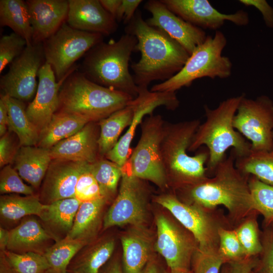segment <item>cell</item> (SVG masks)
I'll return each instance as SVG.
<instances>
[{
	"label": "cell",
	"mask_w": 273,
	"mask_h": 273,
	"mask_svg": "<svg viewBox=\"0 0 273 273\" xmlns=\"http://www.w3.org/2000/svg\"><path fill=\"white\" fill-rule=\"evenodd\" d=\"M126 33L134 36L135 51L141 58L131 65L138 86H147L152 81H165L179 72L190 55L175 40L160 29L149 25L140 11L125 27Z\"/></svg>",
	"instance_id": "cell-1"
},
{
	"label": "cell",
	"mask_w": 273,
	"mask_h": 273,
	"mask_svg": "<svg viewBox=\"0 0 273 273\" xmlns=\"http://www.w3.org/2000/svg\"><path fill=\"white\" fill-rule=\"evenodd\" d=\"M236 159L232 149L229 156L216 167L213 177H207L183 189L187 198L204 208L223 205L237 217L245 216L254 210L248 187L249 175L236 168Z\"/></svg>",
	"instance_id": "cell-2"
},
{
	"label": "cell",
	"mask_w": 273,
	"mask_h": 273,
	"mask_svg": "<svg viewBox=\"0 0 273 273\" xmlns=\"http://www.w3.org/2000/svg\"><path fill=\"white\" fill-rule=\"evenodd\" d=\"M200 124L199 119L165 122L161 151L168 187L184 189L207 177L204 166L209 158L207 148L195 156L187 153Z\"/></svg>",
	"instance_id": "cell-3"
},
{
	"label": "cell",
	"mask_w": 273,
	"mask_h": 273,
	"mask_svg": "<svg viewBox=\"0 0 273 273\" xmlns=\"http://www.w3.org/2000/svg\"><path fill=\"white\" fill-rule=\"evenodd\" d=\"M243 95L228 98L214 109L206 105L204 107L206 119L199 126L188 151L206 146L209 152L207 172L214 173L230 148L234 150L236 158L246 156L251 152V143L233 126V119Z\"/></svg>",
	"instance_id": "cell-4"
},
{
	"label": "cell",
	"mask_w": 273,
	"mask_h": 273,
	"mask_svg": "<svg viewBox=\"0 0 273 273\" xmlns=\"http://www.w3.org/2000/svg\"><path fill=\"white\" fill-rule=\"evenodd\" d=\"M137 42L134 36L125 33L117 40L99 43L86 54L81 72L96 83L135 98L138 87L129 72V62Z\"/></svg>",
	"instance_id": "cell-5"
},
{
	"label": "cell",
	"mask_w": 273,
	"mask_h": 273,
	"mask_svg": "<svg viewBox=\"0 0 273 273\" xmlns=\"http://www.w3.org/2000/svg\"><path fill=\"white\" fill-rule=\"evenodd\" d=\"M133 99L127 94L96 83L75 70L61 87L59 108L61 112L95 122L126 107Z\"/></svg>",
	"instance_id": "cell-6"
},
{
	"label": "cell",
	"mask_w": 273,
	"mask_h": 273,
	"mask_svg": "<svg viewBox=\"0 0 273 273\" xmlns=\"http://www.w3.org/2000/svg\"><path fill=\"white\" fill-rule=\"evenodd\" d=\"M227 39L217 30L213 36L207 35L205 40L190 55L181 70L169 79L152 86L150 90L175 92L203 77L224 79L232 74L230 59L222 55Z\"/></svg>",
	"instance_id": "cell-7"
},
{
	"label": "cell",
	"mask_w": 273,
	"mask_h": 273,
	"mask_svg": "<svg viewBox=\"0 0 273 273\" xmlns=\"http://www.w3.org/2000/svg\"><path fill=\"white\" fill-rule=\"evenodd\" d=\"M165 122L160 115L144 119L139 141L124 167L133 176L162 190L168 187L161 151Z\"/></svg>",
	"instance_id": "cell-8"
},
{
	"label": "cell",
	"mask_w": 273,
	"mask_h": 273,
	"mask_svg": "<svg viewBox=\"0 0 273 273\" xmlns=\"http://www.w3.org/2000/svg\"><path fill=\"white\" fill-rule=\"evenodd\" d=\"M103 35L75 29L64 23L43 42L46 62L53 68L57 81L75 66V62L94 46L103 41Z\"/></svg>",
	"instance_id": "cell-9"
},
{
	"label": "cell",
	"mask_w": 273,
	"mask_h": 273,
	"mask_svg": "<svg viewBox=\"0 0 273 273\" xmlns=\"http://www.w3.org/2000/svg\"><path fill=\"white\" fill-rule=\"evenodd\" d=\"M236 130L251 141V151L273 150V102L267 96L255 99L244 95L233 119Z\"/></svg>",
	"instance_id": "cell-10"
},
{
	"label": "cell",
	"mask_w": 273,
	"mask_h": 273,
	"mask_svg": "<svg viewBox=\"0 0 273 273\" xmlns=\"http://www.w3.org/2000/svg\"><path fill=\"white\" fill-rule=\"evenodd\" d=\"M122 170L117 194L103 218L104 230L126 224L142 227L147 220L148 192L144 180Z\"/></svg>",
	"instance_id": "cell-11"
},
{
	"label": "cell",
	"mask_w": 273,
	"mask_h": 273,
	"mask_svg": "<svg viewBox=\"0 0 273 273\" xmlns=\"http://www.w3.org/2000/svg\"><path fill=\"white\" fill-rule=\"evenodd\" d=\"M45 62L43 43L27 45L1 78L3 94L22 101L31 100L37 88L36 77Z\"/></svg>",
	"instance_id": "cell-12"
},
{
	"label": "cell",
	"mask_w": 273,
	"mask_h": 273,
	"mask_svg": "<svg viewBox=\"0 0 273 273\" xmlns=\"http://www.w3.org/2000/svg\"><path fill=\"white\" fill-rule=\"evenodd\" d=\"M138 87L137 97L128 104L133 112L132 122L116 145L105 155L106 159L121 168L125 166L129 159L131 143L136 128L143 121L144 116L153 114L154 110L160 106L174 110L179 104L175 92H155L149 90L147 86Z\"/></svg>",
	"instance_id": "cell-13"
},
{
	"label": "cell",
	"mask_w": 273,
	"mask_h": 273,
	"mask_svg": "<svg viewBox=\"0 0 273 273\" xmlns=\"http://www.w3.org/2000/svg\"><path fill=\"white\" fill-rule=\"evenodd\" d=\"M155 202L168 210L188 231L200 250L218 249V231L212 218L195 204L182 202L171 194H162L155 198Z\"/></svg>",
	"instance_id": "cell-14"
},
{
	"label": "cell",
	"mask_w": 273,
	"mask_h": 273,
	"mask_svg": "<svg viewBox=\"0 0 273 273\" xmlns=\"http://www.w3.org/2000/svg\"><path fill=\"white\" fill-rule=\"evenodd\" d=\"M156 225L157 239L154 248L165 260L169 269L190 270L197 250L192 240L163 214L156 216Z\"/></svg>",
	"instance_id": "cell-15"
},
{
	"label": "cell",
	"mask_w": 273,
	"mask_h": 273,
	"mask_svg": "<svg viewBox=\"0 0 273 273\" xmlns=\"http://www.w3.org/2000/svg\"><path fill=\"white\" fill-rule=\"evenodd\" d=\"M166 7L184 20L201 29L218 30L226 21L238 26L247 25L248 14L240 10L233 14L221 13L207 0H160Z\"/></svg>",
	"instance_id": "cell-16"
},
{
	"label": "cell",
	"mask_w": 273,
	"mask_h": 273,
	"mask_svg": "<svg viewBox=\"0 0 273 273\" xmlns=\"http://www.w3.org/2000/svg\"><path fill=\"white\" fill-rule=\"evenodd\" d=\"M152 16L146 20L150 26L161 30L178 42L191 55L206 39L203 29L179 17L161 1L150 0L144 7Z\"/></svg>",
	"instance_id": "cell-17"
},
{
	"label": "cell",
	"mask_w": 273,
	"mask_h": 273,
	"mask_svg": "<svg viewBox=\"0 0 273 273\" xmlns=\"http://www.w3.org/2000/svg\"><path fill=\"white\" fill-rule=\"evenodd\" d=\"M75 66L61 80L57 81L51 66L47 62L40 68L38 83L33 101L26 109L29 120L40 132L51 121L59 106V92L67 77L76 70Z\"/></svg>",
	"instance_id": "cell-18"
},
{
	"label": "cell",
	"mask_w": 273,
	"mask_h": 273,
	"mask_svg": "<svg viewBox=\"0 0 273 273\" xmlns=\"http://www.w3.org/2000/svg\"><path fill=\"white\" fill-rule=\"evenodd\" d=\"M87 162L52 159L44 177L40 201L49 204L57 200L75 198L78 178L88 168Z\"/></svg>",
	"instance_id": "cell-19"
},
{
	"label": "cell",
	"mask_w": 273,
	"mask_h": 273,
	"mask_svg": "<svg viewBox=\"0 0 273 273\" xmlns=\"http://www.w3.org/2000/svg\"><path fill=\"white\" fill-rule=\"evenodd\" d=\"M67 23L82 31L109 35L118 24L102 6L100 0H69Z\"/></svg>",
	"instance_id": "cell-20"
},
{
	"label": "cell",
	"mask_w": 273,
	"mask_h": 273,
	"mask_svg": "<svg viewBox=\"0 0 273 273\" xmlns=\"http://www.w3.org/2000/svg\"><path fill=\"white\" fill-rule=\"evenodd\" d=\"M26 3L33 30V43H43L67 20L69 1L28 0Z\"/></svg>",
	"instance_id": "cell-21"
},
{
	"label": "cell",
	"mask_w": 273,
	"mask_h": 273,
	"mask_svg": "<svg viewBox=\"0 0 273 273\" xmlns=\"http://www.w3.org/2000/svg\"><path fill=\"white\" fill-rule=\"evenodd\" d=\"M98 125L89 122L74 135L50 149L52 159L93 163L101 158L99 152Z\"/></svg>",
	"instance_id": "cell-22"
},
{
	"label": "cell",
	"mask_w": 273,
	"mask_h": 273,
	"mask_svg": "<svg viewBox=\"0 0 273 273\" xmlns=\"http://www.w3.org/2000/svg\"><path fill=\"white\" fill-rule=\"evenodd\" d=\"M123 273H143L150 261L152 241L143 226H134L120 238Z\"/></svg>",
	"instance_id": "cell-23"
},
{
	"label": "cell",
	"mask_w": 273,
	"mask_h": 273,
	"mask_svg": "<svg viewBox=\"0 0 273 273\" xmlns=\"http://www.w3.org/2000/svg\"><path fill=\"white\" fill-rule=\"evenodd\" d=\"M52 159L50 149L35 146H21L14 159L15 169L21 177L37 188L44 177Z\"/></svg>",
	"instance_id": "cell-24"
},
{
	"label": "cell",
	"mask_w": 273,
	"mask_h": 273,
	"mask_svg": "<svg viewBox=\"0 0 273 273\" xmlns=\"http://www.w3.org/2000/svg\"><path fill=\"white\" fill-rule=\"evenodd\" d=\"M109 200L102 197L81 202L76 213L71 230L66 238L90 243L101 227L104 208Z\"/></svg>",
	"instance_id": "cell-25"
},
{
	"label": "cell",
	"mask_w": 273,
	"mask_h": 273,
	"mask_svg": "<svg viewBox=\"0 0 273 273\" xmlns=\"http://www.w3.org/2000/svg\"><path fill=\"white\" fill-rule=\"evenodd\" d=\"M52 238L54 237L37 219L24 218L19 225L10 231L7 250L17 253L37 252L36 250L39 247Z\"/></svg>",
	"instance_id": "cell-26"
},
{
	"label": "cell",
	"mask_w": 273,
	"mask_h": 273,
	"mask_svg": "<svg viewBox=\"0 0 273 273\" xmlns=\"http://www.w3.org/2000/svg\"><path fill=\"white\" fill-rule=\"evenodd\" d=\"M115 247L111 237L101 238L88 246L71 261L67 271L72 273H99L111 259Z\"/></svg>",
	"instance_id": "cell-27"
},
{
	"label": "cell",
	"mask_w": 273,
	"mask_h": 273,
	"mask_svg": "<svg viewBox=\"0 0 273 273\" xmlns=\"http://www.w3.org/2000/svg\"><path fill=\"white\" fill-rule=\"evenodd\" d=\"M89 122L86 118L77 114L61 111L56 113L40 132L37 146L50 149L77 133Z\"/></svg>",
	"instance_id": "cell-28"
},
{
	"label": "cell",
	"mask_w": 273,
	"mask_h": 273,
	"mask_svg": "<svg viewBox=\"0 0 273 273\" xmlns=\"http://www.w3.org/2000/svg\"><path fill=\"white\" fill-rule=\"evenodd\" d=\"M81 203L76 198H69L46 204L39 217L51 230L50 234L54 238V233L55 237L57 234H65L66 237L72 229Z\"/></svg>",
	"instance_id": "cell-29"
},
{
	"label": "cell",
	"mask_w": 273,
	"mask_h": 273,
	"mask_svg": "<svg viewBox=\"0 0 273 273\" xmlns=\"http://www.w3.org/2000/svg\"><path fill=\"white\" fill-rule=\"evenodd\" d=\"M8 111L9 128L17 134L21 146L37 144L39 131L28 119L23 101L1 95Z\"/></svg>",
	"instance_id": "cell-30"
},
{
	"label": "cell",
	"mask_w": 273,
	"mask_h": 273,
	"mask_svg": "<svg viewBox=\"0 0 273 273\" xmlns=\"http://www.w3.org/2000/svg\"><path fill=\"white\" fill-rule=\"evenodd\" d=\"M133 116L132 109L128 105L98 122L99 152L101 158L116 145L122 131L131 124Z\"/></svg>",
	"instance_id": "cell-31"
},
{
	"label": "cell",
	"mask_w": 273,
	"mask_h": 273,
	"mask_svg": "<svg viewBox=\"0 0 273 273\" xmlns=\"http://www.w3.org/2000/svg\"><path fill=\"white\" fill-rule=\"evenodd\" d=\"M0 24L11 28L22 36L27 45L33 43V30L26 1L1 0Z\"/></svg>",
	"instance_id": "cell-32"
},
{
	"label": "cell",
	"mask_w": 273,
	"mask_h": 273,
	"mask_svg": "<svg viewBox=\"0 0 273 273\" xmlns=\"http://www.w3.org/2000/svg\"><path fill=\"white\" fill-rule=\"evenodd\" d=\"M45 206L38 197L34 195H3L0 198L1 218L5 221L14 222L28 215L39 217Z\"/></svg>",
	"instance_id": "cell-33"
},
{
	"label": "cell",
	"mask_w": 273,
	"mask_h": 273,
	"mask_svg": "<svg viewBox=\"0 0 273 273\" xmlns=\"http://www.w3.org/2000/svg\"><path fill=\"white\" fill-rule=\"evenodd\" d=\"M88 244L84 241L66 237L56 241L43 252L50 266L47 273H66L72 260Z\"/></svg>",
	"instance_id": "cell-34"
},
{
	"label": "cell",
	"mask_w": 273,
	"mask_h": 273,
	"mask_svg": "<svg viewBox=\"0 0 273 273\" xmlns=\"http://www.w3.org/2000/svg\"><path fill=\"white\" fill-rule=\"evenodd\" d=\"M235 164L242 173L254 175L261 181L273 186V150H251L248 155L236 158Z\"/></svg>",
	"instance_id": "cell-35"
},
{
	"label": "cell",
	"mask_w": 273,
	"mask_h": 273,
	"mask_svg": "<svg viewBox=\"0 0 273 273\" xmlns=\"http://www.w3.org/2000/svg\"><path fill=\"white\" fill-rule=\"evenodd\" d=\"M89 169L98 182L104 197L110 200L117 195L122 175L121 167L102 157L89 164Z\"/></svg>",
	"instance_id": "cell-36"
},
{
	"label": "cell",
	"mask_w": 273,
	"mask_h": 273,
	"mask_svg": "<svg viewBox=\"0 0 273 273\" xmlns=\"http://www.w3.org/2000/svg\"><path fill=\"white\" fill-rule=\"evenodd\" d=\"M248 187L254 210L264 216L267 224H273V186L250 175Z\"/></svg>",
	"instance_id": "cell-37"
},
{
	"label": "cell",
	"mask_w": 273,
	"mask_h": 273,
	"mask_svg": "<svg viewBox=\"0 0 273 273\" xmlns=\"http://www.w3.org/2000/svg\"><path fill=\"white\" fill-rule=\"evenodd\" d=\"M16 273H47L50 266L43 254L28 252L17 253L6 250L2 251Z\"/></svg>",
	"instance_id": "cell-38"
},
{
	"label": "cell",
	"mask_w": 273,
	"mask_h": 273,
	"mask_svg": "<svg viewBox=\"0 0 273 273\" xmlns=\"http://www.w3.org/2000/svg\"><path fill=\"white\" fill-rule=\"evenodd\" d=\"M235 232L246 257H255L261 253L263 246L254 219L246 221Z\"/></svg>",
	"instance_id": "cell-39"
},
{
	"label": "cell",
	"mask_w": 273,
	"mask_h": 273,
	"mask_svg": "<svg viewBox=\"0 0 273 273\" xmlns=\"http://www.w3.org/2000/svg\"><path fill=\"white\" fill-rule=\"evenodd\" d=\"M218 234L219 237L218 252L225 263L246 258L235 231L228 230L219 227Z\"/></svg>",
	"instance_id": "cell-40"
},
{
	"label": "cell",
	"mask_w": 273,
	"mask_h": 273,
	"mask_svg": "<svg viewBox=\"0 0 273 273\" xmlns=\"http://www.w3.org/2000/svg\"><path fill=\"white\" fill-rule=\"evenodd\" d=\"M225 263L218 249L200 250L198 248L193 255L192 264L193 273H219Z\"/></svg>",
	"instance_id": "cell-41"
},
{
	"label": "cell",
	"mask_w": 273,
	"mask_h": 273,
	"mask_svg": "<svg viewBox=\"0 0 273 273\" xmlns=\"http://www.w3.org/2000/svg\"><path fill=\"white\" fill-rule=\"evenodd\" d=\"M27 46L24 38L15 32L3 35L0 39V73L21 55Z\"/></svg>",
	"instance_id": "cell-42"
},
{
	"label": "cell",
	"mask_w": 273,
	"mask_h": 273,
	"mask_svg": "<svg viewBox=\"0 0 273 273\" xmlns=\"http://www.w3.org/2000/svg\"><path fill=\"white\" fill-rule=\"evenodd\" d=\"M0 192L2 194L17 193L30 196L33 195V188L24 183L17 170L8 164L1 171Z\"/></svg>",
	"instance_id": "cell-43"
},
{
	"label": "cell",
	"mask_w": 273,
	"mask_h": 273,
	"mask_svg": "<svg viewBox=\"0 0 273 273\" xmlns=\"http://www.w3.org/2000/svg\"><path fill=\"white\" fill-rule=\"evenodd\" d=\"M75 198L81 202L105 197L98 182L89 171V166L78 178L75 187Z\"/></svg>",
	"instance_id": "cell-44"
},
{
	"label": "cell",
	"mask_w": 273,
	"mask_h": 273,
	"mask_svg": "<svg viewBox=\"0 0 273 273\" xmlns=\"http://www.w3.org/2000/svg\"><path fill=\"white\" fill-rule=\"evenodd\" d=\"M263 249L253 271L257 273H273V230H266L262 242Z\"/></svg>",
	"instance_id": "cell-45"
},
{
	"label": "cell",
	"mask_w": 273,
	"mask_h": 273,
	"mask_svg": "<svg viewBox=\"0 0 273 273\" xmlns=\"http://www.w3.org/2000/svg\"><path fill=\"white\" fill-rule=\"evenodd\" d=\"M142 2L141 0H122L116 15V21H123V23L128 24L133 18L138 6Z\"/></svg>",
	"instance_id": "cell-46"
},
{
	"label": "cell",
	"mask_w": 273,
	"mask_h": 273,
	"mask_svg": "<svg viewBox=\"0 0 273 273\" xmlns=\"http://www.w3.org/2000/svg\"><path fill=\"white\" fill-rule=\"evenodd\" d=\"M242 4L247 6L253 7L261 13L266 25L273 27V8L265 0H240Z\"/></svg>",
	"instance_id": "cell-47"
},
{
	"label": "cell",
	"mask_w": 273,
	"mask_h": 273,
	"mask_svg": "<svg viewBox=\"0 0 273 273\" xmlns=\"http://www.w3.org/2000/svg\"><path fill=\"white\" fill-rule=\"evenodd\" d=\"M16 152L12 141L6 134L0 139V166L3 167L13 161Z\"/></svg>",
	"instance_id": "cell-48"
},
{
	"label": "cell",
	"mask_w": 273,
	"mask_h": 273,
	"mask_svg": "<svg viewBox=\"0 0 273 273\" xmlns=\"http://www.w3.org/2000/svg\"><path fill=\"white\" fill-rule=\"evenodd\" d=\"M257 261V258L252 257L231 262V273H250L256 266Z\"/></svg>",
	"instance_id": "cell-49"
},
{
	"label": "cell",
	"mask_w": 273,
	"mask_h": 273,
	"mask_svg": "<svg viewBox=\"0 0 273 273\" xmlns=\"http://www.w3.org/2000/svg\"><path fill=\"white\" fill-rule=\"evenodd\" d=\"M9 127V117L6 106L4 101L0 99V135L6 134L7 127Z\"/></svg>",
	"instance_id": "cell-50"
},
{
	"label": "cell",
	"mask_w": 273,
	"mask_h": 273,
	"mask_svg": "<svg viewBox=\"0 0 273 273\" xmlns=\"http://www.w3.org/2000/svg\"><path fill=\"white\" fill-rule=\"evenodd\" d=\"M99 273H123L122 263L117 259H110Z\"/></svg>",
	"instance_id": "cell-51"
},
{
	"label": "cell",
	"mask_w": 273,
	"mask_h": 273,
	"mask_svg": "<svg viewBox=\"0 0 273 273\" xmlns=\"http://www.w3.org/2000/svg\"><path fill=\"white\" fill-rule=\"evenodd\" d=\"M103 8L116 20V15L122 0H100Z\"/></svg>",
	"instance_id": "cell-52"
},
{
	"label": "cell",
	"mask_w": 273,
	"mask_h": 273,
	"mask_svg": "<svg viewBox=\"0 0 273 273\" xmlns=\"http://www.w3.org/2000/svg\"><path fill=\"white\" fill-rule=\"evenodd\" d=\"M10 239V231L1 226L0 228V250L4 251L7 250Z\"/></svg>",
	"instance_id": "cell-53"
},
{
	"label": "cell",
	"mask_w": 273,
	"mask_h": 273,
	"mask_svg": "<svg viewBox=\"0 0 273 273\" xmlns=\"http://www.w3.org/2000/svg\"><path fill=\"white\" fill-rule=\"evenodd\" d=\"M0 273H16L2 251L0 252Z\"/></svg>",
	"instance_id": "cell-54"
},
{
	"label": "cell",
	"mask_w": 273,
	"mask_h": 273,
	"mask_svg": "<svg viewBox=\"0 0 273 273\" xmlns=\"http://www.w3.org/2000/svg\"><path fill=\"white\" fill-rule=\"evenodd\" d=\"M143 273H159V270L156 263L152 260H150Z\"/></svg>",
	"instance_id": "cell-55"
},
{
	"label": "cell",
	"mask_w": 273,
	"mask_h": 273,
	"mask_svg": "<svg viewBox=\"0 0 273 273\" xmlns=\"http://www.w3.org/2000/svg\"><path fill=\"white\" fill-rule=\"evenodd\" d=\"M166 273H193V271L191 270H171Z\"/></svg>",
	"instance_id": "cell-56"
},
{
	"label": "cell",
	"mask_w": 273,
	"mask_h": 273,
	"mask_svg": "<svg viewBox=\"0 0 273 273\" xmlns=\"http://www.w3.org/2000/svg\"><path fill=\"white\" fill-rule=\"evenodd\" d=\"M221 273H231L230 268V267H224Z\"/></svg>",
	"instance_id": "cell-57"
},
{
	"label": "cell",
	"mask_w": 273,
	"mask_h": 273,
	"mask_svg": "<svg viewBox=\"0 0 273 273\" xmlns=\"http://www.w3.org/2000/svg\"><path fill=\"white\" fill-rule=\"evenodd\" d=\"M250 273H257V272L252 270Z\"/></svg>",
	"instance_id": "cell-58"
},
{
	"label": "cell",
	"mask_w": 273,
	"mask_h": 273,
	"mask_svg": "<svg viewBox=\"0 0 273 273\" xmlns=\"http://www.w3.org/2000/svg\"><path fill=\"white\" fill-rule=\"evenodd\" d=\"M66 273H72V272H69V271H67Z\"/></svg>",
	"instance_id": "cell-59"
},
{
	"label": "cell",
	"mask_w": 273,
	"mask_h": 273,
	"mask_svg": "<svg viewBox=\"0 0 273 273\" xmlns=\"http://www.w3.org/2000/svg\"><path fill=\"white\" fill-rule=\"evenodd\" d=\"M272 138H273V132H272Z\"/></svg>",
	"instance_id": "cell-60"
},
{
	"label": "cell",
	"mask_w": 273,
	"mask_h": 273,
	"mask_svg": "<svg viewBox=\"0 0 273 273\" xmlns=\"http://www.w3.org/2000/svg\"><path fill=\"white\" fill-rule=\"evenodd\" d=\"M271 225H272V227H273V224H272Z\"/></svg>",
	"instance_id": "cell-61"
}]
</instances>
